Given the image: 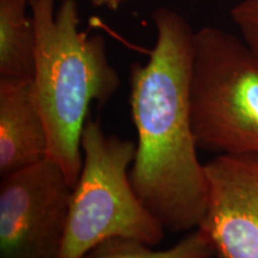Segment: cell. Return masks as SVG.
<instances>
[{
  "label": "cell",
  "instance_id": "4",
  "mask_svg": "<svg viewBox=\"0 0 258 258\" xmlns=\"http://www.w3.org/2000/svg\"><path fill=\"white\" fill-rule=\"evenodd\" d=\"M190 111L199 150L258 154V57L215 27L195 34Z\"/></svg>",
  "mask_w": 258,
  "mask_h": 258
},
{
  "label": "cell",
  "instance_id": "8",
  "mask_svg": "<svg viewBox=\"0 0 258 258\" xmlns=\"http://www.w3.org/2000/svg\"><path fill=\"white\" fill-rule=\"evenodd\" d=\"M30 0H0V77L31 78L35 28Z\"/></svg>",
  "mask_w": 258,
  "mask_h": 258
},
{
  "label": "cell",
  "instance_id": "1",
  "mask_svg": "<svg viewBox=\"0 0 258 258\" xmlns=\"http://www.w3.org/2000/svg\"><path fill=\"white\" fill-rule=\"evenodd\" d=\"M156 43L146 63L129 74V106L137 131L132 185L166 232L199 228L208 206V179L199 160L190 111L195 34L178 12H153Z\"/></svg>",
  "mask_w": 258,
  "mask_h": 258
},
{
  "label": "cell",
  "instance_id": "9",
  "mask_svg": "<svg viewBox=\"0 0 258 258\" xmlns=\"http://www.w3.org/2000/svg\"><path fill=\"white\" fill-rule=\"evenodd\" d=\"M214 247L207 234L196 228L166 250H153L150 245L129 238H110L92 247L83 258H212Z\"/></svg>",
  "mask_w": 258,
  "mask_h": 258
},
{
  "label": "cell",
  "instance_id": "7",
  "mask_svg": "<svg viewBox=\"0 0 258 258\" xmlns=\"http://www.w3.org/2000/svg\"><path fill=\"white\" fill-rule=\"evenodd\" d=\"M47 157L48 135L32 79L0 77V175L27 169Z\"/></svg>",
  "mask_w": 258,
  "mask_h": 258
},
{
  "label": "cell",
  "instance_id": "10",
  "mask_svg": "<svg viewBox=\"0 0 258 258\" xmlns=\"http://www.w3.org/2000/svg\"><path fill=\"white\" fill-rule=\"evenodd\" d=\"M231 17L240 37L258 57V0H240L232 8Z\"/></svg>",
  "mask_w": 258,
  "mask_h": 258
},
{
  "label": "cell",
  "instance_id": "3",
  "mask_svg": "<svg viewBox=\"0 0 258 258\" xmlns=\"http://www.w3.org/2000/svg\"><path fill=\"white\" fill-rule=\"evenodd\" d=\"M80 147L83 165L72 189L59 258H83L110 238L160 244L165 228L139 199L129 178L137 144L106 134L88 118Z\"/></svg>",
  "mask_w": 258,
  "mask_h": 258
},
{
  "label": "cell",
  "instance_id": "6",
  "mask_svg": "<svg viewBox=\"0 0 258 258\" xmlns=\"http://www.w3.org/2000/svg\"><path fill=\"white\" fill-rule=\"evenodd\" d=\"M205 169L208 206L199 228L218 258H258V154H220Z\"/></svg>",
  "mask_w": 258,
  "mask_h": 258
},
{
  "label": "cell",
  "instance_id": "11",
  "mask_svg": "<svg viewBox=\"0 0 258 258\" xmlns=\"http://www.w3.org/2000/svg\"><path fill=\"white\" fill-rule=\"evenodd\" d=\"M129 2V0H90L92 5L95 6H105L110 10H117L122 4Z\"/></svg>",
  "mask_w": 258,
  "mask_h": 258
},
{
  "label": "cell",
  "instance_id": "2",
  "mask_svg": "<svg viewBox=\"0 0 258 258\" xmlns=\"http://www.w3.org/2000/svg\"><path fill=\"white\" fill-rule=\"evenodd\" d=\"M35 28L32 89L48 135V157L76 185L80 147L92 103L104 106L121 86L101 35L79 29L77 0H30Z\"/></svg>",
  "mask_w": 258,
  "mask_h": 258
},
{
  "label": "cell",
  "instance_id": "5",
  "mask_svg": "<svg viewBox=\"0 0 258 258\" xmlns=\"http://www.w3.org/2000/svg\"><path fill=\"white\" fill-rule=\"evenodd\" d=\"M0 258H59L73 186L49 158L2 177Z\"/></svg>",
  "mask_w": 258,
  "mask_h": 258
}]
</instances>
